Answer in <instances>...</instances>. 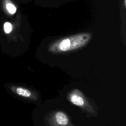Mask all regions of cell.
<instances>
[{"label": "cell", "mask_w": 126, "mask_h": 126, "mask_svg": "<svg viewBox=\"0 0 126 126\" xmlns=\"http://www.w3.org/2000/svg\"><path fill=\"white\" fill-rule=\"evenodd\" d=\"M78 90H74L68 95L70 101L74 105L79 107H84L86 104L85 99Z\"/></svg>", "instance_id": "6da1fadb"}, {"label": "cell", "mask_w": 126, "mask_h": 126, "mask_svg": "<svg viewBox=\"0 0 126 126\" xmlns=\"http://www.w3.org/2000/svg\"><path fill=\"white\" fill-rule=\"evenodd\" d=\"M11 91L17 95L27 98H32L33 96L32 92L28 89L20 87V86H12L11 87Z\"/></svg>", "instance_id": "3957f363"}, {"label": "cell", "mask_w": 126, "mask_h": 126, "mask_svg": "<svg viewBox=\"0 0 126 126\" xmlns=\"http://www.w3.org/2000/svg\"><path fill=\"white\" fill-rule=\"evenodd\" d=\"M71 42L69 39L66 38L63 40L60 43L59 46V48L60 51L63 52L67 51L69 49H70Z\"/></svg>", "instance_id": "5b68a950"}, {"label": "cell", "mask_w": 126, "mask_h": 126, "mask_svg": "<svg viewBox=\"0 0 126 126\" xmlns=\"http://www.w3.org/2000/svg\"><path fill=\"white\" fill-rule=\"evenodd\" d=\"M3 9L10 14H14L16 11V7L9 0H3L2 1Z\"/></svg>", "instance_id": "277c9868"}, {"label": "cell", "mask_w": 126, "mask_h": 126, "mask_svg": "<svg viewBox=\"0 0 126 126\" xmlns=\"http://www.w3.org/2000/svg\"><path fill=\"white\" fill-rule=\"evenodd\" d=\"M54 120L58 126H66L69 123L68 116L62 111H58L55 113Z\"/></svg>", "instance_id": "7a4b0ae2"}]
</instances>
